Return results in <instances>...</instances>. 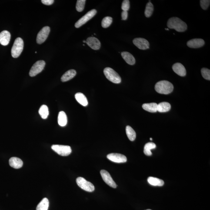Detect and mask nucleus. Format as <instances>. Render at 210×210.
I'll return each mask as SVG.
<instances>
[{
    "label": "nucleus",
    "mask_w": 210,
    "mask_h": 210,
    "mask_svg": "<svg viewBox=\"0 0 210 210\" xmlns=\"http://www.w3.org/2000/svg\"><path fill=\"white\" fill-rule=\"evenodd\" d=\"M172 68L174 72L179 76L183 77L186 75V70L182 64L176 63L174 64Z\"/></svg>",
    "instance_id": "obj_15"
},
{
    "label": "nucleus",
    "mask_w": 210,
    "mask_h": 210,
    "mask_svg": "<svg viewBox=\"0 0 210 210\" xmlns=\"http://www.w3.org/2000/svg\"><path fill=\"white\" fill-rule=\"evenodd\" d=\"M39 113L42 119H46L49 115V110H48V107L45 105H42L39 110Z\"/></svg>",
    "instance_id": "obj_28"
},
{
    "label": "nucleus",
    "mask_w": 210,
    "mask_h": 210,
    "mask_svg": "<svg viewBox=\"0 0 210 210\" xmlns=\"http://www.w3.org/2000/svg\"><path fill=\"white\" fill-rule=\"evenodd\" d=\"M86 42L92 49L98 50L101 48V42L99 40L95 37H91L87 38Z\"/></svg>",
    "instance_id": "obj_13"
},
{
    "label": "nucleus",
    "mask_w": 210,
    "mask_h": 210,
    "mask_svg": "<svg viewBox=\"0 0 210 210\" xmlns=\"http://www.w3.org/2000/svg\"><path fill=\"white\" fill-rule=\"evenodd\" d=\"M83 42L85 43V42H86V41H83Z\"/></svg>",
    "instance_id": "obj_38"
},
{
    "label": "nucleus",
    "mask_w": 210,
    "mask_h": 210,
    "mask_svg": "<svg viewBox=\"0 0 210 210\" xmlns=\"http://www.w3.org/2000/svg\"><path fill=\"white\" fill-rule=\"evenodd\" d=\"M9 164L12 168L16 169H18L22 167L23 162L20 158L13 157L10 158Z\"/></svg>",
    "instance_id": "obj_17"
},
{
    "label": "nucleus",
    "mask_w": 210,
    "mask_h": 210,
    "mask_svg": "<svg viewBox=\"0 0 210 210\" xmlns=\"http://www.w3.org/2000/svg\"><path fill=\"white\" fill-rule=\"evenodd\" d=\"M107 157L110 160L117 163H122L127 161V157L121 154L112 153L109 154Z\"/></svg>",
    "instance_id": "obj_11"
},
{
    "label": "nucleus",
    "mask_w": 210,
    "mask_h": 210,
    "mask_svg": "<svg viewBox=\"0 0 210 210\" xmlns=\"http://www.w3.org/2000/svg\"><path fill=\"white\" fill-rule=\"evenodd\" d=\"M51 149L58 155L62 156H68L72 152L71 147L68 146L53 145Z\"/></svg>",
    "instance_id": "obj_6"
},
{
    "label": "nucleus",
    "mask_w": 210,
    "mask_h": 210,
    "mask_svg": "<svg viewBox=\"0 0 210 210\" xmlns=\"http://www.w3.org/2000/svg\"><path fill=\"white\" fill-rule=\"evenodd\" d=\"M210 1L209 0H201L200 4L201 8L204 10H206L210 6Z\"/></svg>",
    "instance_id": "obj_33"
},
{
    "label": "nucleus",
    "mask_w": 210,
    "mask_h": 210,
    "mask_svg": "<svg viewBox=\"0 0 210 210\" xmlns=\"http://www.w3.org/2000/svg\"><path fill=\"white\" fill-rule=\"evenodd\" d=\"M146 210H151V209H147Z\"/></svg>",
    "instance_id": "obj_40"
},
{
    "label": "nucleus",
    "mask_w": 210,
    "mask_h": 210,
    "mask_svg": "<svg viewBox=\"0 0 210 210\" xmlns=\"http://www.w3.org/2000/svg\"><path fill=\"white\" fill-rule=\"evenodd\" d=\"M201 74L203 77L205 79L210 80V71L208 68H203L201 69Z\"/></svg>",
    "instance_id": "obj_32"
},
{
    "label": "nucleus",
    "mask_w": 210,
    "mask_h": 210,
    "mask_svg": "<svg viewBox=\"0 0 210 210\" xmlns=\"http://www.w3.org/2000/svg\"><path fill=\"white\" fill-rule=\"evenodd\" d=\"M167 26L168 28L174 29L177 32H183L187 28V24L178 17H172L168 20Z\"/></svg>",
    "instance_id": "obj_1"
},
{
    "label": "nucleus",
    "mask_w": 210,
    "mask_h": 210,
    "mask_svg": "<svg viewBox=\"0 0 210 210\" xmlns=\"http://www.w3.org/2000/svg\"><path fill=\"white\" fill-rule=\"evenodd\" d=\"M97 10L95 9L88 11L84 16L81 17L80 19L77 21L75 24V27L77 28H80L95 16Z\"/></svg>",
    "instance_id": "obj_7"
},
{
    "label": "nucleus",
    "mask_w": 210,
    "mask_h": 210,
    "mask_svg": "<svg viewBox=\"0 0 210 210\" xmlns=\"http://www.w3.org/2000/svg\"><path fill=\"white\" fill-rule=\"evenodd\" d=\"M171 109V105L168 102H162L158 104L157 111L160 112H168Z\"/></svg>",
    "instance_id": "obj_23"
},
{
    "label": "nucleus",
    "mask_w": 210,
    "mask_h": 210,
    "mask_svg": "<svg viewBox=\"0 0 210 210\" xmlns=\"http://www.w3.org/2000/svg\"><path fill=\"white\" fill-rule=\"evenodd\" d=\"M154 11V6L152 3L148 2L147 4L144 14L147 18H149L152 15Z\"/></svg>",
    "instance_id": "obj_29"
},
{
    "label": "nucleus",
    "mask_w": 210,
    "mask_h": 210,
    "mask_svg": "<svg viewBox=\"0 0 210 210\" xmlns=\"http://www.w3.org/2000/svg\"><path fill=\"white\" fill-rule=\"evenodd\" d=\"M134 45L140 50H145L149 48V43L146 39L142 38L134 39L133 41Z\"/></svg>",
    "instance_id": "obj_12"
},
{
    "label": "nucleus",
    "mask_w": 210,
    "mask_h": 210,
    "mask_svg": "<svg viewBox=\"0 0 210 210\" xmlns=\"http://www.w3.org/2000/svg\"><path fill=\"white\" fill-rule=\"evenodd\" d=\"M112 18L111 17H105L102 21V26L104 28H107L109 27L112 24Z\"/></svg>",
    "instance_id": "obj_30"
},
{
    "label": "nucleus",
    "mask_w": 210,
    "mask_h": 210,
    "mask_svg": "<svg viewBox=\"0 0 210 210\" xmlns=\"http://www.w3.org/2000/svg\"><path fill=\"white\" fill-rule=\"evenodd\" d=\"M50 31V29L49 27L46 26L44 27L40 31L37 37L36 41L38 44H42L46 40L48 35H49Z\"/></svg>",
    "instance_id": "obj_9"
},
{
    "label": "nucleus",
    "mask_w": 210,
    "mask_h": 210,
    "mask_svg": "<svg viewBox=\"0 0 210 210\" xmlns=\"http://www.w3.org/2000/svg\"><path fill=\"white\" fill-rule=\"evenodd\" d=\"M86 2L85 0H78L77 1L76 9L78 12H81L84 10Z\"/></svg>",
    "instance_id": "obj_31"
},
{
    "label": "nucleus",
    "mask_w": 210,
    "mask_h": 210,
    "mask_svg": "<svg viewBox=\"0 0 210 210\" xmlns=\"http://www.w3.org/2000/svg\"><path fill=\"white\" fill-rule=\"evenodd\" d=\"M104 73L106 78L111 82L116 84H119L121 82L120 76L112 68H105L104 70Z\"/></svg>",
    "instance_id": "obj_4"
},
{
    "label": "nucleus",
    "mask_w": 210,
    "mask_h": 210,
    "mask_svg": "<svg viewBox=\"0 0 210 210\" xmlns=\"http://www.w3.org/2000/svg\"><path fill=\"white\" fill-rule=\"evenodd\" d=\"M130 7V1L128 0H124L122 2L121 9L123 11H127Z\"/></svg>",
    "instance_id": "obj_34"
},
{
    "label": "nucleus",
    "mask_w": 210,
    "mask_h": 210,
    "mask_svg": "<svg viewBox=\"0 0 210 210\" xmlns=\"http://www.w3.org/2000/svg\"><path fill=\"white\" fill-rule=\"evenodd\" d=\"M58 123L61 127H64L67 125L68 118L65 113L62 111L58 114Z\"/></svg>",
    "instance_id": "obj_22"
},
{
    "label": "nucleus",
    "mask_w": 210,
    "mask_h": 210,
    "mask_svg": "<svg viewBox=\"0 0 210 210\" xmlns=\"http://www.w3.org/2000/svg\"><path fill=\"white\" fill-rule=\"evenodd\" d=\"M123 58L125 60V62L129 65H133L135 63V60L134 57L130 53L123 52L121 53Z\"/></svg>",
    "instance_id": "obj_19"
},
{
    "label": "nucleus",
    "mask_w": 210,
    "mask_h": 210,
    "mask_svg": "<svg viewBox=\"0 0 210 210\" xmlns=\"http://www.w3.org/2000/svg\"><path fill=\"white\" fill-rule=\"evenodd\" d=\"M11 39V34L9 31H4L0 33V44L3 46L8 45Z\"/></svg>",
    "instance_id": "obj_16"
},
{
    "label": "nucleus",
    "mask_w": 210,
    "mask_h": 210,
    "mask_svg": "<svg viewBox=\"0 0 210 210\" xmlns=\"http://www.w3.org/2000/svg\"><path fill=\"white\" fill-rule=\"evenodd\" d=\"M45 62L44 61H37L34 64L30 70V76L34 77L40 73L45 68Z\"/></svg>",
    "instance_id": "obj_8"
},
{
    "label": "nucleus",
    "mask_w": 210,
    "mask_h": 210,
    "mask_svg": "<svg viewBox=\"0 0 210 210\" xmlns=\"http://www.w3.org/2000/svg\"><path fill=\"white\" fill-rule=\"evenodd\" d=\"M24 42L22 39L18 38L15 39L11 49V55L14 58L20 56L24 49Z\"/></svg>",
    "instance_id": "obj_3"
},
{
    "label": "nucleus",
    "mask_w": 210,
    "mask_h": 210,
    "mask_svg": "<svg viewBox=\"0 0 210 210\" xmlns=\"http://www.w3.org/2000/svg\"><path fill=\"white\" fill-rule=\"evenodd\" d=\"M76 182L78 186L81 189L88 192H91L95 190V187L91 182L86 180L82 177H78L76 179Z\"/></svg>",
    "instance_id": "obj_5"
},
{
    "label": "nucleus",
    "mask_w": 210,
    "mask_h": 210,
    "mask_svg": "<svg viewBox=\"0 0 210 210\" xmlns=\"http://www.w3.org/2000/svg\"><path fill=\"white\" fill-rule=\"evenodd\" d=\"M53 0H42L41 2L42 3L46 5H51L53 3Z\"/></svg>",
    "instance_id": "obj_35"
},
{
    "label": "nucleus",
    "mask_w": 210,
    "mask_h": 210,
    "mask_svg": "<svg viewBox=\"0 0 210 210\" xmlns=\"http://www.w3.org/2000/svg\"><path fill=\"white\" fill-rule=\"evenodd\" d=\"M49 206V202L48 198H44L37 207L36 210H48Z\"/></svg>",
    "instance_id": "obj_26"
},
{
    "label": "nucleus",
    "mask_w": 210,
    "mask_h": 210,
    "mask_svg": "<svg viewBox=\"0 0 210 210\" xmlns=\"http://www.w3.org/2000/svg\"><path fill=\"white\" fill-rule=\"evenodd\" d=\"M165 29L166 30H167V31H169V29H168V28H165Z\"/></svg>",
    "instance_id": "obj_37"
},
{
    "label": "nucleus",
    "mask_w": 210,
    "mask_h": 210,
    "mask_svg": "<svg viewBox=\"0 0 210 210\" xmlns=\"http://www.w3.org/2000/svg\"><path fill=\"white\" fill-rule=\"evenodd\" d=\"M100 173H101L102 179L107 185L112 188H116V184L113 180L110 174L108 171L104 170H101L100 172Z\"/></svg>",
    "instance_id": "obj_10"
},
{
    "label": "nucleus",
    "mask_w": 210,
    "mask_h": 210,
    "mask_svg": "<svg viewBox=\"0 0 210 210\" xmlns=\"http://www.w3.org/2000/svg\"><path fill=\"white\" fill-rule=\"evenodd\" d=\"M150 140H151H151H152V138H150Z\"/></svg>",
    "instance_id": "obj_39"
},
{
    "label": "nucleus",
    "mask_w": 210,
    "mask_h": 210,
    "mask_svg": "<svg viewBox=\"0 0 210 210\" xmlns=\"http://www.w3.org/2000/svg\"><path fill=\"white\" fill-rule=\"evenodd\" d=\"M149 183L154 186H161L164 185V182L162 180L159 179L150 177L148 178Z\"/></svg>",
    "instance_id": "obj_24"
},
{
    "label": "nucleus",
    "mask_w": 210,
    "mask_h": 210,
    "mask_svg": "<svg viewBox=\"0 0 210 210\" xmlns=\"http://www.w3.org/2000/svg\"><path fill=\"white\" fill-rule=\"evenodd\" d=\"M76 99L81 105L86 106L88 104V101L86 97L81 93H78L75 94Z\"/></svg>",
    "instance_id": "obj_20"
},
{
    "label": "nucleus",
    "mask_w": 210,
    "mask_h": 210,
    "mask_svg": "<svg viewBox=\"0 0 210 210\" xmlns=\"http://www.w3.org/2000/svg\"><path fill=\"white\" fill-rule=\"evenodd\" d=\"M143 109L145 110L151 112H155L157 111L158 104L156 103H151L143 104Z\"/></svg>",
    "instance_id": "obj_21"
},
{
    "label": "nucleus",
    "mask_w": 210,
    "mask_h": 210,
    "mask_svg": "<svg viewBox=\"0 0 210 210\" xmlns=\"http://www.w3.org/2000/svg\"><path fill=\"white\" fill-rule=\"evenodd\" d=\"M128 16V13L127 11H123L121 13V17H122V20H125L127 19Z\"/></svg>",
    "instance_id": "obj_36"
},
{
    "label": "nucleus",
    "mask_w": 210,
    "mask_h": 210,
    "mask_svg": "<svg viewBox=\"0 0 210 210\" xmlns=\"http://www.w3.org/2000/svg\"><path fill=\"white\" fill-rule=\"evenodd\" d=\"M126 132L127 136L130 141H133L135 140L136 137V133L131 127L127 126L126 128Z\"/></svg>",
    "instance_id": "obj_27"
},
{
    "label": "nucleus",
    "mask_w": 210,
    "mask_h": 210,
    "mask_svg": "<svg viewBox=\"0 0 210 210\" xmlns=\"http://www.w3.org/2000/svg\"><path fill=\"white\" fill-rule=\"evenodd\" d=\"M76 72L75 70H68L65 72L61 77V80L62 82H66L72 79L76 75Z\"/></svg>",
    "instance_id": "obj_18"
},
{
    "label": "nucleus",
    "mask_w": 210,
    "mask_h": 210,
    "mask_svg": "<svg viewBox=\"0 0 210 210\" xmlns=\"http://www.w3.org/2000/svg\"><path fill=\"white\" fill-rule=\"evenodd\" d=\"M205 44V41L201 39H194L187 43V45L190 48H197L202 47Z\"/></svg>",
    "instance_id": "obj_14"
},
{
    "label": "nucleus",
    "mask_w": 210,
    "mask_h": 210,
    "mask_svg": "<svg viewBox=\"0 0 210 210\" xmlns=\"http://www.w3.org/2000/svg\"><path fill=\"white\" fill-rule=\"evenodd\" d=\"M173 89V85L168 81H160L157 82L155 86V90L160 94L168 95L171 93Z\"/></svg>",
    "instance_id": "obj_2"
},
{
    "label": "nucleus",
    "mask_w": 210,
    "mask_h": 210,
    "mask_svg": "<svg viewBox=\"0 0 210 210\" xmlns=\"http://www.w3.org/2000/svg\"><path fill=\"white\" fill-rule=\"evenodd\" d=\"M156 148V145L153 142H148L145 144L144 147V153L147 156H151L152 155L151 152V150L154 149Z\"/></svg>",
    "instance_id": "obj_25"
}]
</instances>
